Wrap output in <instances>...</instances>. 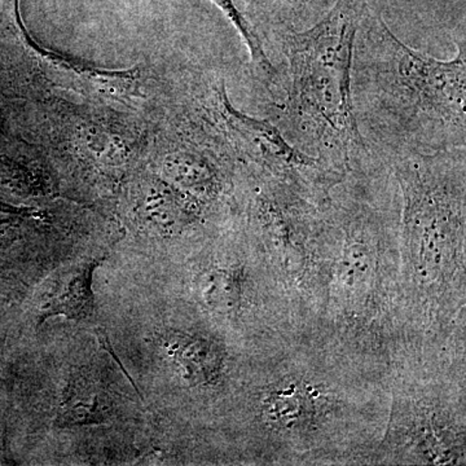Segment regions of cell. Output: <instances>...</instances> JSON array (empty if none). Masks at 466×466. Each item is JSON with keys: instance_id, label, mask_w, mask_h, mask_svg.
Listing matches in <instances>:
<instances>
[{"instance_id": "obj_7", "label": "cell", "mask_w": 466, "mask_h": 466, "mask_svg": "<svg viewBox=\"0 0 466 466\" xmlns=\"http://www.w3.org/2000/svg\"><path fill=\"white\" fill-rule=\"evenodd\" d=\"M318 395L299 381H284L266 392L262 417L276 431L299 433L314 424L318 416Z\"/></svg>"}, {"instance_id": "obj_11", "label": "cell", "mask_w": 466, "mask_h": 466, "mask_svg": "<svg viewBox=\"0 0 466 466\" xmlns=\"http://www.w3.org/2000/svg\"><path fill=\"white\" fill-rule=\"evenodd\" d=\"M108 413V406L101 400L99 392L75 382L67 389L56 422L60 426L100 424L106 421Z\"/></svg>"}, {"instance_id": "obj_1", "label": "cell", "mask_w": 466, "mask_h": 466, "mask_svg": "<svg viewBox=\"0 0 466 466\" xmlns=\"http://www.w3.org/2000/svg\"><path fill=\"white\" fill-rule=\"evenodd\" d=\"M440 60L401 42L368 7L359 24L351 67L355 121L368 149L397 159L466 148V42Z\"/></svg>"}, {"instance_id": "obj_8", "label": "cell", "mask_w": 466, "mask_h": 466, "mask_svg": "<svg viewBox=\"0 0 466 466\" xmlns=\"http://www.w3.org/2000/svg\"><path fill=\"white\" fill-rule=\"evenodd\" d=\"M337 0H247L242 12L260 34L268 30H303L314 25Z\"/></svg>"}, {"instance_id": "obj_6", "label": "cell", "mask_w": 466, "mask_h": 466, "mask_svg": "<svg viewBox=\"0 0 466 466\" xmlns=\"http://www.w3.org/2000/svg\"><path fill=\"white\" fill-rule=\"evenodd\" d=\"M162 350L175 373L189 386H214L222 380L226 352L220 343L202 334L168 332Z\"/></svg>"}, {"instance_id": "obj_4", "label": "cell", "mask_w": 466, "mask_h": 466, "mask_svg": "<svg viewBox=\"0 0 466 466\" xmlns=\"http://www.w3.org/2000/svg\"><path fill=\"white\" fill-rule=\"evenodd\" d=\"M15 20L26 51L38 64L42 75L54 84L116 103H125L137 97V95L139 96L140 72L137 67L125 70L103 69L45 47L26 29L21 16L20 0H15Z\"/></svg>"}, {"instance_id": "obj_3", "label": "cell", "mask_w": 466, "mask_h": 466, "mask_svg": "<svg viewBox=\"0 0 466 466\" xmlns=\"http://www.w3.org/2000/svg\"><path fill=\"white\" fill-rule=\"evenodd\" d=\"M205 86L198 95L202 108L242 167L319 193L345 177L291 146L269 119L256 118L235 108L222 78Z\"/></svg>"}, {"instance_id": "obj_9", "label": "cell", "mask_w": 466, "mask_h": 466, "mask_svg": "<svg viewBox=\"0 0 466 466\" xmlns=\"http://www.w3.org/2000/svg\"><path fill=\"white\" fill-rule=\"evenodd\" d=\"M245 276L238 267H214L201 276L205 305L220 315H235L241 308Z\"/></svg>"}, {"instance_id": "obj_10", "label": "cell", "mask_w": 466, "mask_h": 466, "mask_svg": "<svg viewBox=\"0 0 466 466\" xmlns=\"http://www.w3.org/2000/svg\"><path fill=\"white\" fill-rule=\"evenodd\" d=\"M210 2L225 14V16L231 21L232 25L240 34L242 41L249 51L257 78L265 87L267 96H269L278 85L279 72L267 54L259 34L241 14L235 0H210Z\"/></svg>"}, {"instance_id": "obj_5", "label": "cell", "mask_w": 466, "mask_h": 466, "mask_svg": "<svg viewBox=\"0 0 466 466\" xmlns=\"http://www.w3.org/2000/svg\"><path fill=\"white\" fill-rule=\"evenodd\" d=\"M100 263L99 259L85 260L55 272L43 285L39 297V324L55 317L76 321H87L94 318L92 281L95 269Z\"/></svg>"}, {"instance_id": "obj_2", "label": "cell", "mask_w": 466, "mask_h": 466, "mask_svg": "<svg viewBox=\"0 0 466 466\" xmlns=\"http://www.w3.org/2000/svg\"><path fill=\"white\" fill-rule=\"evenodd\" d=\"M368 7V0H337L308 29L260 34L268 56L278 57L269 121L291 146L339 175L380 159L364 143L352 109V52Z\"/></svg>"}]
</instances>
